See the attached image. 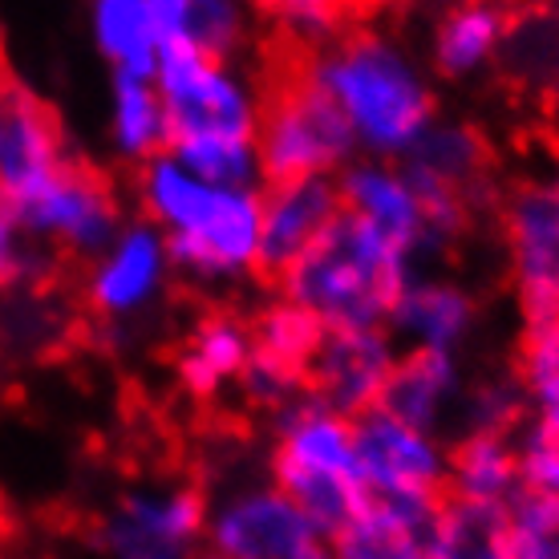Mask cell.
Here are the masks:
<instances>
[{
	"mask_svg": "<svg viewBox=\"0 0 559 559\" xmlns=\"http://www.w3.org/2000/svg\"><path fill=\"white\" fill-rule=\"evenodd\" d=\"M305 82L345 118L357 158L406 163L438 122V90L426 66L381 28H353L317 49L305 66Z\"/></svg>",
	"mask_w": 559,
	"mask_h": 559,
	"instance_id": "1",
	"label": "cell"
},
{
	"mask_svg": "<svg viewBox=\"0 0 559 559\" xmlns=\"http://www.w3.org/2000/svg\"><path fill=\"white\" fill-rule=\"evenodd\" d=\"M154 85L167 106L170 146L187 170L231 191H260V114L264 98L252 73L195 49H167L154 66Z\"/></svg>",
	"mask_w": 559,
	"mask_h": 559,
	"instance_id": "2",
	"label": "cell"
},
{
	"mask_svg": "<svg viewBox=\"0 0 559 559\" xmlns=\"http://www.w3.org/2000/svg\"><path fill=\"white\" fill-rule=\"evenodd\" d=\"M134 199L187 280L224 288L260 272V191L215 187L167 151L139 167Z\"/></svg>",
	"mask_w": 559,
	"mask_h": 559,
	"instance_id": "3",
	"label": "cell"
},
{
	"mask_svg": "<svg viewBox=\"0 0 559 559\" xmlns=\"http://www.w3.org/2000/svg\"><path fill=\"white\" fill-rule=\"evenodd\" d=\"M414 272H418L414 255L393 248L373 227L341 211V219L276 284L284 300L312 312L329 333H341V329H385Z\"/></svg>",
	"mask_w": 559,
	"mask_h": 559,
	"instance_id": "4",
	"label": "cell"
},
{
	"mask_svg": "<svg viewBox=\"0 0 559 559\" xmlns=\"http://www.w3.org/2000/svg\"><path fill=\"white\" fill-rule=\"evenodd\" d=\"M267 483L284 490L329 544L369 503L353 421L324 409L308 393L296 397L293 406H284L276 414Z\"/></svg>",
	"mask_w": 559,
	"mask_h": 559,
	"instance_id": "5",
	"label": "cell"
},
{
	"mask_svg": "<svg viewBox=\"0 0 559 559\" xmlns=\"http://www.w3.org/2000/svg\"><path fill=\"white\" fill-rule=\"evenodd\" d=\"M255 154L260 182L280 187L300 179H336L357 158V142L345 118L305 78H296L264 102Z\"/></svg>",
	"mask_w": 559,
	"mask_h": 559,
	"instance_id": "6",
	"label": "cell"
},
{
	"mask_svg": "<svg viewBox=\"0 0 559 559\" xmlns=\"http://www.w3.org/2000/svg\"><path fill=\"white\" fill-rule=\"evenodd\" d=\"M353 438H357L365 495L373 503H390L421 519H430L442 507L450 459L442 433L406 426L378 406L353 421Z\"/></svg>",
	"mask_w": 559,
	"mask_h": 559,
	"instance_id": "7",
	"label": "cell"
},
{
	"mask_svg": "<svg viewBox=\"0 0 559 559\" xmlns=\"http://www.w3.org/2000/svg\"><path fill=\"white\" fill-rule=\"evenodd\" d=\"M507 267L523 324L559 317V170H539L511 187L503 203Z\"/></svg>",
	"mask_w": 559,
	"mask_h": 559,
	"instance_id": "8",
	"label": "cell"
},
{
	"mask_svg": "<svg viewBox=\"0 0 559 559\" xmlns=\"http://www.w3.org/2000/svg\"><path fill=\"white\" fill-rule=\"evenodd\" d=\"M207 507L191 483L134 487L102 519V551L110 559H199Z\"/></svg>",
	"mask_w": 559,
	"mask_h": 559,
	"instance_id": "9",
	"label": "cell"
},
{
	"mask_svg": "<svg viewBox=\"0 0 559 559\" xmlns=\"http://www.w3.org/2000/svg\"><path fill=\"white\" fill-rule=\"evenodd\" d=\"M203 544L211 559H300L324 539L284 490L248 483L207 507Z\"/></svg>",
	"mask_w": 559,
	"mask_h": 559,
	"instance_id": "10",
	"label": "cell"
},
{
	"mask_svg": "<svg viewBox=\"0 0 559 559\" xmlns=\"http://www.w3.org/2000/svg\"><path fill=\"white\" fill-rule=\"evenodd\" d=\"M13 211L25 227V236L70 248V252L90 255V260L118 236V227L127 224L110 179L85 163H70L49 187L28 195L25 203H16Z\"/></svg>",
	"mask_w": 559,
	"mask_h": 559,
	"instance_id": "11",
	"label": "cell"
},
{
	"mask_svg": "<svg viewBox=\"0 0 559 559\" xmlns=\"http://www.w3.org/2000/svg\"><path fill=\"white\" fill-rule=\"evenodd\" d=\"M175 264L163 231L146 219H127L118 236L90 260L85 276V300L106 321H139L167 293Z\"/></svg>",
	"mask_w": 559,
	"mask_h": 559,
	"instance_id": "12",
	"label": "cell"
},
{
	"mask_svg": "<svg viewBox=\"0 0 559 559\" xmlns=\"http://www.w3.org/2000/svg\"><path fill=\"white\" fill-rule=\"evenodd\" d=\"M324 333L329 329L312 312L276 296L252 324L255 349L239 378V390L248 393V402L280 414L284 406H293L296 397H305L308 365L321 349Z\"/></svg>",
	"mask_w": 559,
	"mask_h": 559,
	"instance_id": "13",
	"label": "cell"
},
{
	"mask_svg": "<svg viewBox=\"0 0 559 559\" xmlns=\"http://www.w3.org/2000/svg\"><path fill=\"white\" fill-rule=\"evenodd\" d=\"M402 349L390 329H341L324 333L321 349L308 365V397L341 418L357 421L381 406Z\"/></svg>",
	"mask_w": 559,
	"mask_h": 559,
	"instance_id": "14",
	"label": "cell"
},
{
	"mask_svg": "<svg viewBox=\"0 0 559 559\" xmlns=\"http://www.w3.org/2000/svg\"><path fill=\"white\" fill-rule=\"evenodd\" d=\"M336 195L341 211L373 227L393 248L406 255L430 252V231H426V203H421L418 182L409 179L402 163H381V158H353L349 167L336 175Z\"/></svg>",
	"mask_w": 559,
	"mask_h": 559,
	"instance_id": "15",
	"label": "cell"
},
{
	"mask_svg": "<svg viewBox=\"0 0 559 559\" xmlns=\"http://www.w3.org/2000/svg\"><path fill=\"white\" fill-rule=\"evenodd\" d=\"M70 163L53 110L28 90H9L0 114V195L9 207L49 187Z\"/></svg>",
	"mask_w": 559,
	"mask_h": 559,
	"instance_id": "16",
	"label": "cell"
},
{
	"mask_svg": "<svg viewBox=\"0 0 559 559\" xmlns=\"http://www.w3.org/2000/svg\"><path fill=\"white\" fill-rule=\"evenodd\" d=\"M341 219L336 179L260 187V272L280 280Z\"/></svg>",
	"mask_w": 559,
	"mask_h": 559,
	"instance_id": "17",
	"label": "cell"
},
{
	"mask_svg": "<svg viewBox=\"0 0 559 559\" xmlns=\"http://www.w3.org/2000/svg\"><path fill=\"white\" fill-rule=\"evenodd\" d=\"M475 324H478L475 293L462 280L442 276V272H414L406 293L397 296L385 329L406 349L459 357V349L475 333Z\"/></svg>",
	"mask_w": 559,
	"mask_h": 559,
	"instance_id": "18",
	"label": "cell"
},
{
	"mask_svg": "<svg viewBox=\"0 0 559 559\" xmlns=\"http://www.w3.org/2000/svg\"><path fill=\"white\" fill-rule=\"evenodd\" d=\"M85 33L106 70L127 78H151L167 53L158 0H94L85 9Z\"/></svg>",
	"mask_w": 559,
	"mask_h": 559,
	"instance_id": "19",
	"label": "cell"
},
{
	"mask_svg": "<svg viewBox=\"0 0 559 559\" xmlns=\"http://www.w3.org/2000/svg\"><path fill=\"white\" fill-rule=\"evenodd\" d=\"M466 397L462 365L450 353H418L406 349L393 365V378L385 385L381 409L406 426H418L426 433H438L454 418V409Z\"/></svg>",
	"mask_w": 559,
	"mask_h": 559,
	"instance_id": "20",
	"label": "cell"
},
{
	"mask_svg": "<svg viewBox=\"0 0 559 559\" xmlns=\"http://www.w3.org/2000/svg\"><path fill=\"white\" fill-rule=\"evenodd\" d=\"M252 349L255 341L248 321H239L231 312L203 317L175 357V378H179L182 393H191L195 402H207L215 393H224L231 381L243 378Z\"/></svg>",
	"mask_w": 559,
	"mask_h": 559,
	"instance_id": "21",
	"label": "cell"
},
{
	"mask_svg": "<svg viewBox=\"0 0 559 559\" xmlns=\"http://www.w3.org/2000/svg\"><path fill=\"white\" fill-rule=\"evenodd\" d=\"M519 462L515 442L507 433L466 430L450 447L447 459V499L471 507L507 511L519 495Z\"/></svg>",
	"mask_w": 559,
	"mask_h": 559,
	"instance_id": "22",
	"label": "cell"
},
{
	"mask_svg": "<svg viewBox=\"0 0 559 559\" xmlns=\"http://www.w3.org/2000/svg\"><path fill=\"white\" fill-rule=\"evenodd\" d=\"M106 142H110L114 158L127 163V167H146L151 158L167 154V106L158 98L154 78L110 73V90H106Z\"/></svg>",
	"mask_w": 559,
	"mask_h": 559,
	"instance_id": "23",
	"label": "cell"
},
{
	"mask_svg": "<svg viewBox=\"0 0 559 559\" xmlns=\"http://www.w3.org/2000/svg\"><path fill=\"white\" fill-rule=\"evenodd\" d=\"M507 25H511L507 13L495 4H454V9H447L438 16L430 37L433 70L450 82L483 73L495 57L503 53Z\"/></svg>",
	"mask_w": 559,
	"mask_h": 559,
	"instance_id": "24",
	"label": "cell"
},
{
	"mask_svg": "<svg viewBox=\"0 0 559 559\" xmlns=\"http://www.w3.org/2000/svg\"><path fill=\"white\" fill-rule=\"evenodd\" d=\"M167 49H195L215 61H236L252 33V9L239 0H158Z\"/></svg>",
	"mask_w": 559,
	"mask_h": 559,
	"instance_id": "25",
	"label": "cell"
},
{
	"mask_svg": "<svg viewBox=\"0 0 559 559\" xmlns=\"http://www.w3.org/2000/svg\"><path fill=\"white\" fill-rule=\"evenodd\" d=\"M402 167L409 170V179L418 187H433V191H454L466 199V191L483 182V167H487V142L475 127L466 122H433L421 142L406 154Z\"/></svg>",
	"mask_w": 559,
	"mask_h": 559,
	"instance_id": "26",
	"label": "cell"
},
{
	"mask_svg": "<svg viewBox=\"0 0 559 559\" xmlns=\"http://www.w3.org/2000/svg\"><path fill=\"white\" fill-rule=\"evenodd\" d=\"M426 523L430 519L369 499L329 539V551H333V559H426V551H421Z\"/></svg>",
	"mask_w": 559,
	"mask_h": 559,
	"instance_id": "27",
	"label": "cell"
},
{
	"mask_svg": "<svg viewBox=\"0 0 559 559\" xmlns=\"http://www.w3.org/2000/svg\"><path fill=\"white\" fill-rule=\"evenodd\" d=\"M426 559H507L503 511L442 499L421 535Z\"/></svg>",
	"mask_w": 559,
	"mask_h": 559,
	"instance_id": "28",
	"label": "cell"
},
{
	"mask_svg": "<svg viewBox=\"0 0 559 559\" xmlns=\"http://www.w3.org/2000/svg\"><path fill=\"white\" fill-rule=\"evenodd\" d=\"M515 385L532 418L559 426V317L556 321L523 324L515 357Z\"/></svg>",
	"mask_w": 559,
	"mask_h": 559,
	"instance_id": "29",
	"label": "cell"
},
{
	"mask_svg": "<svg viewBox=\"0 0 559 559\" xmlns=\"http://www.w3.org/2000/svg\"><path fill=\"white\" fill-rule=\"evenodd\" d=\"M515 442V462H519V487L532 495H551L559 499V426L556 421L532 418Z\"/></svg>",
	"mask_w": 559,
	"mask_h": 559,
	"instance_id": "30",
	"label": "cell"
},
{
	"mask_svg": "<svg viewBox=\"0 0 559 559\" xmlns=\"http://www.w3.org/2000/svg\"><path fill=\"white\" fill-rule=\"evenodd\" d=\"M276 16L280 33L296 41L300 49H324V45H333L341 37V9L336 4H324V0H284L272 9Z\"/></svg>",
	"mask_w": 559,
	"mask_h": 559,
	"instance_id": "31",
	"label": "cell"
},
{
	"mask_svg": "<svg viewBox=\"0 0 559 559\" xmlns=\"http://www.w3.org/2000/svg\"><path fill=\"white\" fill-rule=\"evenodd\" d=\"M523 393L515 381H487L462 397V414H466V430H487V433H507V426L519 418Z\"/></svg>",
	"mask_w": 559,
	"mask_h": 559,
	"instance_id": "32",
	"label": "cell"
},
{
	"mask_svg": "<svg viewBox=\"0 0 559 559\" xmlns=\"http://www.w3.org/2000/svg\"><path fill=\"white\" fill-rule=\"evenodd\" d=\"M33 272V252H28V236L16 211L9 207V199L0 195V288L16 284Z\"/></svg>",
	"mask_w": 559,
	"mask_h": 559,
	"instance_id": "33",
	"label": "cell"
},
{
	"mask_svg": "<svg viewBox=\"0 0 559 559\" xmlns=\"http://www.w3.org/2000/svg\"><path fill=\"white\" fill-rule=\"evenodd\" d=\"M300 559H333V551H329V544H321V547H312L308 556H300Z\"/></svg>",
	"mask_w": 559,
	"mask_h": 559,
	"instance_id": "34",
	"label": "cell"
},
{
	"mask_svg": "<svg viewBox=\"0 0 559 559\" xmlns=\"http://www.w3.org/2000/svg\"><path fill=\"white\" fill-rule=\"evenodd\" d=\"M4 98H9V90H4V85H0V114H4Z\"/></svg>",
	"mask_w": 559,
	"mask_h": 559,
	"instance_id": "35",
	"label": "cell"
},
{
	"mask_svg": "<svg viewBox=\"0 0 559 559\" xmlns=\"http://www.w3.org/2000/svg\"><path fill=\"white\" fill-rule=\"evenodd\" d=\"M203 559H211V556H203Z\"/></svg>",
	"mask_w": 559,
	"mask_h": 559,
	"instance_id": "36",
	"label": "cell"
}]
</instances>
